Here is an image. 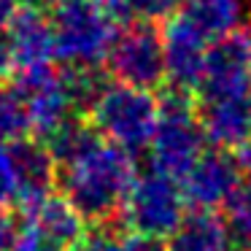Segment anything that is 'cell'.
Instances as JSON below:
<instances>
[{
    "mask_svg": "<svg viewBox=\"0 0 251 251\" xmlns=\"http://www.w3.org/2000/svg\"><path fill=\"white\" fill-rule=\"evenodd\" d=\"M135 176L132 151L111 143L98 130L57 162L60 192L92 224H108L119 216Z\"/></svg>",
    "mask_w": 251,
    "mask_h": 251,
    "instance_id": "6da1fadb",
    "label": "cell"
},
{
    "mask_svg": "<svg viewBox=\"0 0 251 251\" xmlns=\"http://www.w3.org/2000/svg\"><path fill=\"white\" fill-rule=\"evenodd\" d=\"M49 22L54 33V60L65 68L105 65L122 30L98 0H54Z\"/></svg>",
    "mask_w": 251,
    "mask_h": 251,
    "instance_id": "7a4b0ae2",
    "label": "cell"
},
{
    "mask_svg": "<svg viewBox=\"0 0 251 251\" xmlns=\"http://www.w3.org/2000/svg\"><path fill=\"white\" fill-rule=\"evenodd\" d=\"M84 116L103 138L138 154L146 151L154 138L159 119V100L154 98V89L105 81Z\"/></svg>",
    "mask_w": 251,
    "mask_h": 251,
    "instance_id": "3957f363",
    "label": "cell"
},
{
    "mask_svg": "<svg viewBox=\"0 0 251 251\" xmlns=\"http://www.w3.org/2000/svg\"><path fill=\"white\" fill-rule=\"evenodd\" d=\"M205 132L197 116L195 95L184 89L168 87L159 98V119L154 138L149 143L151 168L168 173L170 178L181 181L186 170L205 151Z\"/></svg>",
    "mask_w": 251,
    "mask_h": 251,
    "instance_id": "277c9868",
    "label": "cell"
},
{
    "mask_svg": "<svg viewBox=\"0 0 251 251\" xmlns=\"http://www.w3.org/2000/svg\"><path fill=\"white\" fill-rule=\"evenodd\" d=\"M119 216L130 232L168 240V235L186 216V197L178 181L151 168L149 173L135 176Z\"/></svg>",
    "mask_w": 251,
    "mask_h": 251,
    "instance_id": "5b68a950",
    "label": "cell"
},
{
    "mask_svg": "<svg viewBox=\"0 0 251 251\" xmlns=\"http://www.w3.org/2000/svg\"><path fill=\"white\" fill-rule=\"evenodd\" d=\"M105 65H108L111 76L122 84H132V87L143 89L162 87L168 78L162 30L154 27V22H146V19L135 25H125L111 46Z\"/></svg>",
    "mask_w": 251,
    "mask_h": 251,
    "instance_id": "8992f818",
    "label": "cell"
},
{
    "mask_svg": "<svg viewBox=\"0 0 251 251\" xmlns=\"http://www.w3.org/2000/svg\"><path fill=\"white\" fill-rule=\"evenodd\" d=\"M178 184L186 197V205L219 211L240 189L243 168H240V162L235 159L232 151L213 149V151H202L197 157V162L186 170V176Z\"/></svg>",
    "mask_w": 251,
    "mask_h": 251,
    "instance_id": "52a82bcc",
    "label": "cell"
},
{
    "mask_svg": "<svg viewBox=\"0 0 251 251\" xmlns=\"http://www.w3.org/2000/svg\"><path fill=\"white\" fill-rule=\"evenodd\" d=\"M159 30H162L165 71H168L165 84L195 95L197 84H200V76H202V65H205V54H208L211 41L195 25H189V19L181 11L170 14Z\"/></svg>",
    "mask_w": 251,
    "mask_h": 251,
    "instance_id": "ba28073f",
    "label": "cell"
},
{
    "mask_svg": "<svg viewBox=\"0 0 251 251\" xmlns=\"http://www.w3.org/2000/svg\"><path fill=\"white\" fill-rule=\"evenodd\" d=\"M205 141L213 149L235 151L251 141V92L213 100H195Z\"/></svg>",
    "mask_w": 251,
    "mask_h": 251,
    "instance_id": "9c48e42d",
    "label": "cell"
},
{
    "mask_svg": "<svg viewBox=\"0 0 251 251\" xmlns=\"http://www.w3.org/2000/svg\"><path fill=\"white\" fill-rule=\"evenodd\" d=\"M8 38L14 49L17 71L22 68H41L54 62V33H51L49 17H44L38 6L25 3L17 17L6 25Z\"/></svg>",
    "mask_w": 251,
    "mask_h": 251,
    "instance_id": "30bf717a",
    "label": "cell"
},
{
    "mask_svg": "<svg viewBox=\"0 0 251 251\" xmlns=\"http://www.w3.org/2000/svg\"><path fill=\"white\" fill-rule=\"evenodd\" d=\"M25 219L33 222L38 232L60 251H71L87 235V219L62 192H49L41 202L25 211Z\"/></svg>",
    "mask_w": 251,
    "mask_h": 251,
    "instance_id": "8fae6325",
    "label": "cell"
},
{
    "mask_svg": "<svg viewBox=\"0 0 251 251\" xmlns=\"http://www.w3.org/2000/svg\"><path fill=\"white\" fill-rule=\"evenodd\" d=\"M208 41L251 27V0H184L178 8Z\"/></svg>",
    "mask_w": 251,
    "mask_h": 251,
    "instance_id": "7c38bea8",
    "label": "cell"
},
{
    "mask_svg": "<svg viewBox=\"0 0 251 251\" xmlns=\"http://www.w3.org/2000/svg\"><path fill=\"white\" fill-rule=\"evenodd\" d=\"M229 240L232 229L219 216V211L195 208L168 235L165 251H229Z\"/></svg>",
    "mask_w": 251,
    "mask_h": 251,
    "instance_id": "4fadbf2b",
    "label": "cell"
},
{
    "mask_svg": "<svg viewBox=\"0 0 251 251\" xmlns=\"http://www.w3.org/2000/svg\"><path fill=\"white\" fill-rule=\"evenodd\" d=\"M25 135H33L27 103L14 84L3 81L0 84V143H11Z\"/></svg>",
    "mask_w": 251,
    "mask_h": 251,
    "instance_id": "5bb4252c",
    "label": "cell"
},
{
    "mask_svg": "<svg viewBox=\"0 0 251 251\" xmlns=\"http://www.w3.org/2000/svg\"><path fill=\"white\" fill-rule=\"evenodd\" d=\"M19 200V168L11 143H0V208L17 205Z\"/></svg>",
    "mask_w": 251,
    "mask_h": 251,
    "instance_id": "9a60e30c",
    "label": "cell"
},
{
    "mask_svg": "<svg viewBox=\"0 0 251 251\" xmlns=\"http://www.w3.org/2000/svg\"><path fill=\"white\" fill-rule=\"evenodd\" d=\"M184 0H130L132 17L146 19V22H162L170 14H176L181 8Z\"/></svg>",
    "mask_w": 251,
    "mask_h": 251,
    "instance_id": "2e32d148",
    "label": "cell"
},
{
    "mask_svg": "<svg viewBox=\"0 0 251 251\" xmlns=\"http://www.w3.org/2000/svg\"><path fill=\"white\" fill-rule=\"evenodd\" d=\"M71 251H125V243L119 240V235L100 229V232H92V235L87 232Z\"/></svg>",
    "mask_w": 251,
    "mask_h": 251,
    "instance_id": "e0dca14e",
    "label": "cell"
},
{
    "mask_svg": "<svg viewBox=\"0 0 251 251\" xmlns=\"http://www.w3.org/2000/svg\"><path fill=\"white\" fill-rule=\"evenodd\" d=\"M17 71V62H14V49H11V38H8V30L0 25V84L8 81Z\"/></svg>",
    "mask_w": 251,
    "mask_h": 251,
    "instance_id": "ac0fdd59",
    "label": "cell"
},
{
    "mask_svg": "<svg viewBox=\"0 0 251 251\" xmlns=\"http://www.w3.org/2000/svg\"><path fill=\"white\" fill-rule=\"evenodd\" d=\"M98 6L103 8V11L108 14L119 27H125V25H130L132 19H135V17H132L130 0H98Z\"/></svg>",
    "mask_w": 251,
    "mask_h": 251,
    "instance_id": "d6986e66",
    "label": "cell"
},
{
    "mask_svg": "<svg viewBox=\"0 0 251 251\" xmlns=\"http://www.w3.org/2000/svg\"><path fill=\"white\" fill-rule=\"evenodd\" d=\"M17 222L8 213V208H0V251H14V243H17Z\"/></svg>",
    "mask_w": 251,
    "mask_h": 251,
    "instance_id": "ffe728a7",
    "label": "cell"
},
{
    "mask_svg": "<svg viewBox=\"0 0 251 251\" xmlns=\"http://www.w3.org/2000/svg\"><path fill=\"white\" fill-rule=\"evenodd\" d=\"M122 243H125V251H165V243L159 238L141 232H130L127 238H122Z\"/></svg>",
    "mask_w": 251,
    "mask_h": 251,
    "instance_id": "44dd1931",
    "label": "cell"
},
{
    "mask_svg": "<svg viewBox=\"0 0 251 251\" xmlns=\"http://www.w3.org/2000/svg\"><path fill=\"white\" fill-rule=\"evenodd\" d=\"M22 6H25L22 0H0V25L6 27V25L11 22L14 17H17V11H19Z\"/></svg>",
    "mask_w": 251,
    "mask_h": 251,
    "instance_id": "7402d4cb",
    "label": "cell"
},
{
    "mask_svg": "<svg viewBox=\"0 0 251 251\" xmlns=\"http://www.w3.org/2000/svg\"><path fill=\"white\" fill-rule=\"evenodd\" d=\"M22 3H27V6H38V8H44V6H51L54 0H22Z\"/></svg>",
    "mask_w": 251,
    "mask_h": 251,
    "instance_id": "603a6c76",
    "label": "cell"
},
{
    "mask_svg": "<svg viewBox=\"0 0 251 251\" xmlns=\"http://www.w3.org/2000/svg\"><path fill=\"white\" fill-rule=\"evenodd\" d=\"M249 73H251V57H249Z\"/></svg>",
    "mask_w": 251,
    "mask_h": 251,
    "instance_id": "cb8c5ba5",
    "label": "cell"
},
{
    "mask_svg": "<svg viewBox=\"0 0 251 251\" xmlns=\"http://www.w3.org/2000/svg\"><path fill=\"white\" fill-rule=\"evenodd\" d=\"M246 251H251V246H249V249H246Z\"/></svg>",
    "mask_w": 251,
    "mask_h": 251,
    "instance_id": "d4e9b609",
    "label": "cell"
}]
</instances>
